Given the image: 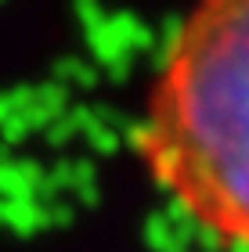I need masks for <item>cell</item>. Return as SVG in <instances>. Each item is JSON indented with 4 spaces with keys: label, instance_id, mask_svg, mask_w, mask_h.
Returning <instances> with one entry per match:
<instances>
[{
    "label": "cell",
    "instance_id": "6da1fadb",
    "mask_svg": "<svg viewBox=\"0 0 249 252\" xmlns=\"http://www.w3.org/2000/svg\"><path fill=\"white\" fill-rule=\"evenodd\" d=\"M138 158L206 238L249 252V0H195L134 130Z\"/></svg>",
    "mask_w": 249,
    "mask_h": 252
}]
</instances>
